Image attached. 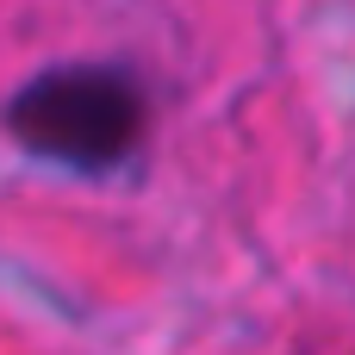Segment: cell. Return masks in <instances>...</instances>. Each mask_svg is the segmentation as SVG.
Segmentation results:
<instances>
[{
    "label": "cell",
    "mask_w": 355,
    "mask_h": 355,
    "mask_svg": "<svg viewBox=\"0 0 355 355\" xmlns=\"http://www.w3.org/2000/svg\"><path fill=\"white\" fill-rule=\"evenodd\" d=\"M0 125L19 150L100 175L144 144L150 100L137 75L119 62H56V69H37L25 87H12V100L0 106Z\"/></svg>",
    "instance_id": "1"
}]
</instances>
